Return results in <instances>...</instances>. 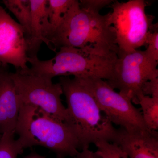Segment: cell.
<instances>
[{
    "label": "cell",
    "mask_w": 158,
    "mask_h": 158,
    "mask_svg": "<svg viewBox=\"0 0 158 158\" xmlns=\"http://www.w3.org/2000/svg\"><path fill=\"white\" fill-rule=\"evenodd\" d=\"M92 94L99 107L112 123L126 130L148 129L141 109L131 101L117 92L104 80L96 78H79Z\"/></svg>",
    "instance_id": "8"
},
{
    "label": "cell",
    "mask_w": 158,
    "mask_h": 158,
    "mask_svg": "<svg viewBox=\"0 0 158 158\" xmlns=\"http://www.w3.org/2000/svg\"><path fill=\"white\" fill-rule=\"evenodd\" d=\"M2 134L0 133V139H1V138H2Z\"/></svg>",
    "instance_id": "24"
},
{
    "label": "cell",
    "mask_w": 158,
    "mask_h": 158,
    "mask_svg": "<svg viewBox=\"0 0 158 158\" xmlns=\"http://www.w3.org/2000/svg\"><path fill=\"white\" fill-rule=\"evenodd\" d=\"M74 2V0H47L48 16L52 35L61 24Z\"/></svg>",
    "instance_id": "15"
},
{
    "label": "cell",
    "mask_w": 158,
    "mask_h": 158,
    "mask_svg": "<svg viewBox=\"0 0 158 158\" xmlns=\"http://www.w3.org/2000/svg\"><path fill=\"white\" fill-rule=\"evenodd\" d=\"M145 47V52L152 59L158 62V26L154 24L152 28L148 33Z\"/></svg>",
    "instance_id": "18"
},
{
    "label": "cell",
    "mask_w": 158,
    "mask_h": 158,
    "mask_svg": "<svg viewBox=\"0 0 158 158\" xmlns=\"http://www.w3.org/2000/svg\"><path fill=\"white\" fill-rule=\"evenodd\" d=\"M56 56L47 60L37 56L28 59L31 65L20 73L52 79L57 76H73L77 78H96L109 81L114 75L118 56H104L72 47H63Z\"/></svg>",
    "instance_id": "4"
},
{
    "label": "cell",
    "mask_w": 158,
    "mask_h": 158,
    "mask_svg": "<svg viewBox=\"0 0 158 158\" xmlns=\"http://www.w3.org/2000/svg\"><path fill=\"white\" fill-rule=\"evenodd\" d=\"M66 98L69 126L80 149L100 141L113 142L117 129L102 112L92 94L79 78L61 77L59 82Z\"/></svg>",
    "instance_id": "2"
},
{
    "label": "cell",
    "mask_w": 158,
    "mask_h": 158,
    "mask_svg": "<svg viewBox=\"0 0 158 158\" xmlns=\"http://www.w3.org/2000/svg\"><path fill=\"white\" fill-rule=\"evenodd\" d=\"M6 66H8V65H3L2 64L0 63V70H2L3 68H4V67H6Z\"/></svg>",
    "instance_id": "23"
},
{
    "label": "cell",
    "mask_w": 158,
    "mask_h": 158,
    "mask_svg": "<svg viewBox=\"0 0 158 158\" xmlns=\"http://www.w3.org/2000/svg\"><path fill=\"white\" fill-rule=\"evenodd\" d=\"M2 3L17 19L26 31L27 40L31 36V9L30 0H3Z\"/></svg>",
    "instance_id": "13"
},
{
    "label": "cell",
    "mask_w": 158,
    "mask_h": 158,
    "mask_svg": "<svg viewBox=\"0 0 158 158\" xmlns=\"http://www.w3.org/2000/svg\"><path fill=\"white\" fill-rule=\"evenodd\" d=\"M142 93L145 96L158 97V77L146 82L142 89Z\"/></svg>",
    "instance_id": "20"
},
{
    "label": "cell",
    "mask_w": 158,
    "mask_h": 158,
    "mask_svg": "<svg viewBox=\"0 0 158 158\" xmlns=\"http://www.w3.org/2000/svg\"><path fill=\"white\" fill-rule=\"evenodd\" d=\"M31 9V36L28 41V56H37L43 43L51 49L50 38L52 30L47 13V0H30Z\"/></svg>",
    "instance_id": "12"
},
{
    "label": "cell",
    "mask_w": 158,
    "mask_h": 158,
    "mask_svg": "<svg viewBox=\"0 0 158 158\" xmlns=\"http://www.w3.org/2000/svg\"><path fill=\"white\" fill-rule=\"evenodd\" d=\"M15 134L24 149L42 146L59 158H74L80 149L76 136L67 123L31 105H21Z\"/></svg>",
    "instance_id": "3"
},
{
    "label": "cell",
    "mask_w": 158,
    "mask_h": 158,
    "mask_svg": "<svg viewBox=\"0 0 158 158\" xmlns=\"http://www.w3.org/2000/svg\"><path fill=\"white\" fill-rule=\"evenodd\" d=\"M112 0H81L79 1L81 8L86 11L100 13L102 9L110 6L114 2Z\"/></svg>",
    "instance_id": "19"
},
{
    "label": "cell",
    "mask_w": 158,
    "mask_h": 158,
    "mask_svg": "<svg viewBox=\"0 0 158 158\" xmlns=\"http://www.w3.org/2000/svg\"><path fill=\"white\" fill-rule=\"evenodd\" d=\"M10 73L21 105L37 107L69 126L68 111L61 99L63 91L60 83L55 84L45 77L17 71Z\"/></svg>",
    "instance_id": "7"
},
{
    "label": "cell",
    "mask_w": 158,
    "mask_h": 158,
    "mask_svg": "<svg viewBox=\"0 0 158 158\" xmlns=\"http://www.w3.org/2000/svg\"><path fill=\"white\" fill-rule=\"evenodd\" d=\"M24 148L14 136L2 135L0 139V158H17Z\"/></svg>",
    "instance_id": "16"
},
{
    "label": "cell",
    "mask_w": 158,
    "mask_h": 158,
    "mask_svg": "<svg viewBox=\"0 0 158 158\" xmlns=\"http://www.w3.org/2000/svg\"><path fill=\"white\" fill-rule=\"evenodd\" d=\"M117 56L113 78L106 81L138 104V97L142 94L145 83L158 77V62L152 59L145 50L118 52Z\"/></svg>",
    "instance_id": "6"
},
{
    "label": "cell",
    "mask_w": 158,
    "mask_h": 158,
    "mask_svg": "<svg viewBox=\"0 0 158 158\" xmlns=\"http://www.w3.org/2000/svg\"><path fill=\"white\" fill-rule=\"evenodd\" d=\"M144 0L114 1L108 13V22L115 35L118 52H129L145 46L148 33L153 26L154 17L146 12Z\"/></svg>",
    "instance_id": "5"
},
{
    "label": "cell",
    "mask_w": 158,
    "mask_h": 158,
    "mask_svg": "<svg viewBox=\"0 0 158 158\" xmlns=\"http://www.w3.org/2000/svg\"><path fill=\"white\" fill-rule=\"evenodd\" d=\"M138 104L141 106V112L146 127L152 131L158 129V97L141 94L138 98Z\"/></svg>",
    "instance_id": "14"
},
{
    "label": "cell",
    "mask_w": 158,
    "mask_h": 158,
    "mask_svg": "<svg viewBox=\"0 0 158 158\" xmlns=\"http://www.w3.org/2000/svg\"><path fill=\"white\" fill-rule=\"evenodd\" d=\"M96 152L102 158H129L126 153L116 143L100 141L94 144Z\"/></svg>",
    "instance_id": "17"
},
{
    "label": "cell",
    "mask_w": 158,
    "mask_h": 158,
    "mask_svg": "<svg viewBox=\"0 0 158 158\" xmlns=\"http://www.w3.org/2000/svg\"><path fill=\"white\" fill-rule=\"evenodd\" d=\"M28 48L25 30L0 6V63L27 69Z\"/></svg>",
    "instance_id": "9"
},
{
    "label": "cell",
    "mask_w": 158,
    "mask_h": 158,
    "mask_svg": "<svg viewBox=\"0 0 158 158\" xmlns=\"http://www.w3.org/2000/svg\"><path fill=\"white\" fill-rule=\"evenodd\" d=\"M112 143L117 144L129 158H158L157 131L119 127Z\"/></svg>",
    "instance_id": "10"
},
{
    "label": "cell",
    "mask_w": 158,
    "mask_h": 158,
    "mask_svg": "<svg viewBox=\"0 0 158 158\" xmlns=\"http://www.w3.org/2000/svg\"><path fill=\"white\" fill-rule=\"evenodd\" d=\"M74 158H102L96 152L92 151L89 148H85L79 151Z\"/></svg>",
    "instance_id": "21"
},
{
    "label": "cell",
    "mask_w": 158,
    "mask_h": 158,
    "mask_svg": "<svg viewBox=\"0 0 158 158\" xmlns=\"http://www.w3.org/2000/svg\"><path fill=\"white\" fill-rule=\"evenodd\" d=\"M108 15L86 11L74 0L60 26L49 39L51 50L63 47L81 49L99 56H116L118 48L108 22Z\"/></svg>",
    "instance_id": "1"
},
{
    "label": "cell",
    "mask_w": 158,
    "mask_h": 158,
    "mask_svg": "<svg viewBox=\"0 0 158 158\" xmlns=\"http://www.w3.org/2000/svg\"><path fill=\"white\" fill-rule=\"evenodd\" d=\"M24 158H45L43 156H42L40 155L37 153H31V154L29 155L28 156H27Z\"/></svg>",
    "instance_id": "22"
},
{
    "label": "cell",
    "mask_w": 158,
    "mask_h": 158,
    "mask_svg": "<svg viewBox=\"0 0 158 158\" xmlns=\"http://www.w3.org/2000/svg\"><path fill=\"white\" fill-rule=\"evenodd\" d=\"M8 66L0 70V133L14 136L21 103Z\"/></svg>",
    "instance_id": "11"
}]
</instances>
